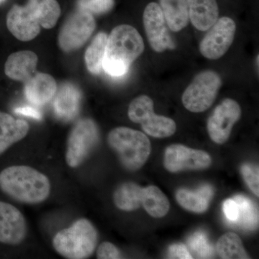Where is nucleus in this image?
<instances>
[{
	"instance_id": "14",
	"label": "nucleus",
	"mask_w": 259,
	"mask_h": 259,
	"mask_svg": "<svg viewBox=\"0 0 259 259\" xmlns=\"http://www.w3.org/2000/svg\"><path fill=\"white\" fill-rule=\"evenodd\" d=\"M26 235V221L23 213L12 204L0 202V243L19 245Z\"/></svg>"
},
{
	"instance_id": "11",
	"label": "nucleus",
	"mask_w": 259,
	"mask_h": 259,
	"mask_svg": "<svg viewBox=\"0 0 259 259\" xmlns=\"http://www.w3.org/2000/svg\"><path fill=\"white\" fill-rule=\"evenodd\" d=\"M143 19L148 42L153 51L161 53L176 49L167 29L163 11L157 3H151L146 6Z\"/></svg>"
},
{
	"instance_id": "7",
	"label": "nucleus",
	"mask_w": 259,
	"mask_h": 259,
	"mask_svg": "<svg viewBox=\"0 0 259 259\" xmlns=\"http://www.w3.org/2000/svg\"><path fill=\"white\" fill-rule=\"evenodd\" d=\"M98 127L91 119H83L70 133L66 161L71 168L79 166L88 158L99 141Z\"/></svg>"
},
{
	"instance_id": "3",
	"label": "nucleus",
	"mask_w": 259,
	"mask_h": 259,
	"mask_svg": "<svg viewBox=\"0 0 259 259\" xmlns=\"http://www.w3.org/2000/svg\"><path fill=\"white\" fill-rule=\"evenodd\" d=\"M98 233L93 223L81 218L69 228L56 233L53 246L58 253L66 258H90L96 248Z\"/></svg>"
},
{
	"instance_id": "12",
	"label": "nucleus",
	"mask_w": 259,
	"mask_h": 259,
	"mask_svg": "<svg viewBox=\"0 0 259 259\" xmlns=\"http://www.w3.org/2000/svg\"><path fill=\"white\" fill-rule=\"evenodd\" d=\"M163 163L170 172L204 169L210 166L212 158L205 151L175 144L166 148Z\"/></svg>"
},
{
	"instance_id": "35",
	"label": "nucleus",
	"mask_w": 259,
	"mask_h": 259,
	"mask_svg": "<svg viewBox=\"0 0 259 259\" xmlns=\"http://www.w3.org/2000/svg\"><path fill=\"white\" fill-rule=\"evenodd\" d=\"M5 0H0V3H3V2H4Z\"/></svg>"
},
{
	"instance_id": "30",
	"label": "nucleus",
	"mask_w": 259,
	"mask_h": 259,
	"mask_svg": "<svg viewBox=\"0 0 259 259\" xmlns=\"http://www.w3.org/2000/svg\"><path fill=\"white\" fill-rule=\"evenodd\" d=\"M113 5L114 0H88L81 8L95 14H103L110 11Z\"/></svg>"
},
{
	"instance_id": "26",
	"label": "nucleus",
	"mask_w": 259,
	"mask_h": 259,
	"mask_svg": "<svg viewBox=\"0 0 259 259\" xmlns=\"http://www.w3.org/2000/svg\"><path fill=\"white\" fill-rule=\"evenodd\" d=\"M176 199L183 208L190 212H204L209 207V201L204 198L198 190L192 192L186 189H180L177 192Z\"/></svg>"
},
{
	"instance_id": "20",
	"label": "nucleus",
	"mask_w": 259,
	"mask_h": 259,
	"mask_svg": "<svg viewBox=\"0 0 259 259\" xmlns=\"http://www.w3.org/2000/svg\"><path fill=\"white\" fill-rule=\"evenodd\" d=\"M161 8L168 28L179 32L188 25V5L187 0H160Z\"/></svg>"
},
{
	"instance_id": "17",
	"label": "nucleus",
	"mask_w": 259,
	"mask_h": 259,
	"mask_svg": "<svg viewBox=\"0 0 259 259\" xmlns=\"http://www.w3.org/2000/svg\"><path fill=\"white\" fill-rule=\"evenodd\" d=\"M57 85L55 79L47 74H37L25 83V95L35 105H44L55 96Z\"/></svg>"
},
{
	"instance_id": "9",
	"label": "nucleus",
	"mask_w": 259,
	"mask_h": 259,
	"mask_svg": "<svg viewBox=\"0 0 259 259\" xmlns=\"http://www.w3.org/2000/svg\"><path fill=\"white\" fill-rule=\"evenodd\" d=\"M95 29V20L89 10L81 9L74 13L61 28L59 44L63 51L69 52L82 47Z\"/></svg>"
},
{
	"instance_id": "15",
	"label": "nucleus",
	"mask_w": 259,
	"mask_h": 259,
	"mask_svg": "<svg viewBox=\"0 0 259 259\" xmlns=\"http://www.w3.org/2000/svg\"><path fill=\"white\" fill-rule=\"evenodd\" d=\"M81 101V94L79 88L72 83H64L54 98V112L61 120H73L79 113Z\"/></svg>"
},
{
	"instance_id": "23",
	"label": "nucleus",
	"mask_w": 259,
	"mask_h": 259,
	"mask_svg": "<svg viewBox=\"0 0 259 259\" xmlns=\"http://www.w3.org/2000/svg\"><path fill=\"white\" fill-rule=\"evenodd\" d=\"M238 206V218L234 225L246 231H253L258 226V210L254 202L243 195L233 198Z\"/></svg>"
},
{
	"instance_id": "24",
	"label": "nucleus",
	"mask_w": 259,
	"mask_h": 259,
	"mask_svg": "<svg viewBox=\"0 0 259 259\" xmlns=\"http://www.w3.org/2000/svg\"><path fill=\"white\" fill-rule=\"evenodd\" d=\"M107 35L105 32L97 34L85 54V62L90 72L97 74L101 72L102 62L106 51Z\"/></svg>"
},
{
	"instance_id": "21",
	"label": "nucleus",
	"mask_w": 259,
	"mask_h": 259,
	"mask_svg": "<svg viewBox=\"0 0 259 259\" xmlns=\"http://www.w3.org/2000/svg\"><path fill=\"white\" fill-rule=\"evenodd\" d=\"M141 205L150 215L156 218L166 215L170 207L166 196L156 186L143 188Z\"/></svg>"
},
{
	"instance_id": "31",
	"label": "nucleus",
	"mask_w": 259,
	"mask_h": 259,
	"mask_svg": "<svg viewBox=\"0 0 259 259\" xmlns=\"http://www.w3.org/2000/svg\"><path fill=\"white\" fill-rule=\"evenodd\" d=\"M97 258L99 259L121 258L120 250L110 242H104L99 246L97 251Z\"/></svg>"
},
{
	"instance_id": "10",
	"label": "nucleus",
	"mask_w": 259,
	"mask_h": 259,
	"mask_svg": "<svg viewBox=\"0 0 259 259\" xmlns=\"http://www.w3.org/2000/svg\"><path fill=\"white\" fill-rule=\"evenodd\" d=\"M236 30L233 19L228 17L218 19L199 44L201 54L211 60L222 57L233 44Z\"/></svg>"
},
{
	"instance_id": "25",
	"label": "nucleus",
	"mask_w": 259,
	"mask_h": 259,
	"mask_svg": "<svg viewBox=\"0 0 259 259\" xmlns=\"http://www.w3.org/2000/svg\"><path fill=\"white\" fill-rule=\"evenodd\" d=\"M216 250L223 259L249 258L243 247L241 238L236 233H228L218 240Z\"/></svg>"
},
{
	"instance_id": "6",
	"label": "nucleus",
	"mask_w": 259,
	"mask_h": 259,
	"mask_svg": "<svg viewBox=\"0 0 259 259\" xmlns=\"http://www.w3.org/2000/svg\"><path fill=\"white\" fill-rule=\"evenodd\" d=\"M222 86L221 76L213 71H204L194 77L182 95L184 106L192 112H202L214 103Z\"/></svg>"
},
{
	"instance_id": "5",
	"label": "nucleus",
	"mask_w": 259,
	"mask_h": 259,
	"mask_svg": "<svg viewBox=\"0 0 259 259\" xmlns=\"http://www.w3.org/2000/svg\"><path fill=\"white\" fill-rule=\"evenodd\" d=\"M130 120L141 124L144 132L154 138L170 137L176 132V122L169 117L157 115L149 97L141 95L134 99L128 107Z\"/></svg>"
},
{
	"instance_id": "28",
	"label": "nucleus",
	"mask_w": 259,
	"mask_h": 259,
	"mask_svg": "<svg viewBox=\"0 0 259 259\" xmlns=\"http://www.w3.org/2000/svg\"><path fill=\"white\" fill-rule=\"evenodd\" d=\"M188 245L197 258H209L212 254V248L206 235L202 232L194 233L188 239Z\"/></svg>"
},
{
	"instance_id": "27",
	"label": "nucleus",
	"mask_w": 259,
	"mask_h": 259,
	"mask_svg": "<svg viewBox=\"0 0 259 259\" xmlns=\"http://www.w3.org/2000/svg\"><path fill=\"white\" fill-rule=\"evenodd\" d=\"M61 14V8L56 0H42L39 15V24L44 28L55 26Z\"/></svg>"
},
{
	"instance_id": "19",
	"label": "nucleus",
	"mask_w": 259,
	"mask_h": 259,
	"mask_svg": "<svg viewBox=\"0 0 259 259\" xmlns=\"http://www.w3.org/2000/svg\"><path fill=\"white\" fill-rule=\"evenodd\" d=\"M28 131L29 125L25 120L0 112V155L23 139Z\"/></svg>"
},
{
	"instance_id": "8",
	"label": "nucleus",
	"mask_w": 259,
	"mask_h": 259,
	"mask_svg": "<svg viewBox=\"0 0 259 259\" xmlns=\"http://www.w3.org/2000/svg\"><path fill=\"white\" fill-rule=\"evenodd\" d=\"M42 0H28L25 6L14 5L7 16V25L18 40L29 41L40 31L39 12Z\"/></svg>"
},
{
	"instance_id": "1",
	"label": "nucleus",
	"mask_w": 259,
	"mask_h": 259,
	"mask_svg": "<svg viewBox=\"0 0 259 259\" xmlns=\"http://www.w3.org/2000/svg\"><path fill=\"white\" fill-rule=\"evenodd\" d=\"M0 190L18 202L37 204L49 197L51 183L44 174L27 166H13L0 173Z\"/></svg>"
},
{
	"instance_id": "32",
	"label": "nucleus",
	"mask_w": 259,
	"mask_h": 259,
	"mask_svg": "<svg viewBox=\"0 0 259 259\" xmlns=\"http://www.w3.org/2000/svg\"><path fill=\"white\" fill-rule=\"evenodd\" d=\"M223 212L228 222L234 225L238 218V206L233 199H228L223 203Z\"/></svg>"
},
{
	"instance_id": "4",
	"label": "nucleus",
	"mask_w": 259,
	"mask_h": 259,
	"mask_svg": "<svg viewBox=\"0 0 259 259\" xmlns=\"http://www.w3.org/2000/svg\"><path fill=\"white\" fill-rule=\"evenodd\" d=\"M110 147L117 153L122 166L136 171L144 166L149 157L151 145L141 131L119 127L110 131L107 138Z\"/></svg>"
},
{
	"instance_id": "33",
	"label": "nucleus",
	"mask_w": 259,
	"mask_h": 259,
	"mask_svg": "<svg viewBox=\"0 0 259 259\" xmlns=\"http://www.w3.org/2000/svg\"><path fill=\"white\" fill-rule=\"evenodd\" d=\"M168 258L190 259L193 258L185 245L182 243L171 245L168 248Z\"/></svg>"
},
{
	"instance_id": "34",
	"label": "nucleus",
	"mask_w": 259,
	"mask_h": 259,
	"mask_svg": "<svg viewBox=\"0 0 259 259\" xmlns=\"http://www.w3.org/2000/svg\"><path fill=\"white\" fill-rule=\"evenodd\" d=\"M15 112L18 115L24 116H28V117H32V118L40 120L41 119L42 115L39 110L32 107H17L15 110Z\"/></svg>"
},
{
	"instance_id": "29",
	"label": "nucleus",
	"mask_w": 259,
	"mask_h": 259,
	"mask_svg": "<svg viewBox=\"0 0 259 259\" xmlns=\"http://www.w3.org/2000/svg\"><path fill=\"white\" fill-rule=\"evenodd\" d=\"M242 176L245 183L257 196H259V171L258 167L250 164H243L241 168Z\"/></svg>"
},
{
	"instance_id": "13",
	"label": "nucleus",
	"mask_w": 259,
	"mask_h": 259,
	"mask_svg": "<svg viewBox=\"0 0 259 259\" xmlns=\"http://www.w3.org/2000/svg\"><path fill=\"white\" fill-rule=\"evenodd\" d=\"M241 114L240 105L232 99H226L218 105L207 121V131L212 141L218 144L226 143Z\"/></svg>"
},
{
	"instance_id": "2",
	"label": "nucleus",
	"mask_w": 259,
	"mask_h": 259,
	"mask_svg": "<svg viewBox=\"0 0 259 259\" xmlns=\"http://www.w3.org/2000/svg\"><path fill=\"white\" fill-rule=\"evenodd\" d=\"M144 49V40L136 28L129 25H119L107 37L102 68L110 76L121 77Z\"/></svg>"
},
{
	"instance_id": "16",
	"label": "nucleus",
	"mask_w": 259,
	"mask_h": 259,
	"mask_svg": "<svg viewBox=\"0 0 259 259\" xmlns=\"http://www.w3.org/2000/svg\"><path fill=\"white\" fill-rule=\"evenodd\" d=\"M37 56L29 51L11 54L5 63V74L16 81H27L32 77L37 67Z\"/></svg>"
},
{
	"instance_id": "18",
	"label": "nucleus",
	"mask_w": 259,
	"mask_h": 259,
	"mask_svg": "<svg viewBox=\"0 0 259 259\" xmlns=\"http://www.w3.org/2000/svg\"><path fill=\"white\" fill-rule=\"evenodd\" d=\"M189 17L193 26L200 31L209 30L219 17L216 0H187Z\"/></svg>"
},
{
	"instance_id": "22",
	"label": "nucleus",
	"mask_w": 259,
	"mask_h": 259,
	"mask_svg": "<svg viewBox=\"0 0 259 259\" xmlns=\"http://www.w3.org/2000/svg\"><path fill=\"white\" fill-rule=\"evenodd\" d=\"M143 188L134 182H125L116 189L113 201L117 208L123 211H134L141 205Z\"/></svg>"
}]
</instances>
